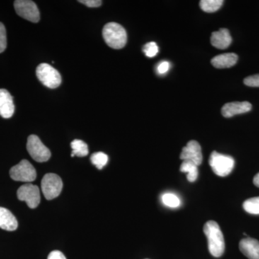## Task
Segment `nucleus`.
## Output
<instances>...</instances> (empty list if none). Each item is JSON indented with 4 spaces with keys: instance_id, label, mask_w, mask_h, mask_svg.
<instances>
[{
    "instance_id": "nucleus-9",
    "label": "nucleus",
    "mask_w": 259,
    "mask_h": 259,
    "mask_svg": "<svg viewBox=\"0 0 259 259\" xmlns=\"http://www.w3.org/2000/svg\"><path fill=\"white\" fill-rule=\"evenodd\" d=\"M19 200L26 202L30 208H36L40 202V190L38 187L32 184H26L18 189Z\"/></svg>"
},
{
    "instance_id": "nucleus-6",
    "label": "nucleus",
    "mask_w": 259,
    "mask_h": 259,
    "mask_svg": "<svg viewBox=\"0 0 259 259\" xmlns=\"http://www.w3.org/2000/svg\"><path fill=\"white\" fill-rule=\"evenodd\" d=\"M27 150L29 154L37 162H46L51 158V153L35 135L29 136L27 142Z\"/></svg>"
},
{
    "instance_id": "nucleus-27",
    "label": "nucleus",
    "mask_w": 259,
    "mask_h": 259,
    "mask_svg": "<svg viewBox=\"0 0 259 259\" xmlns=\"http://www.w3.org/2000/svg\"><path fill=\"white\" fill-rule=\"evenodd\" d=\"M79 2L81 4L89 7V8H98L102 5V3L100 0H81Z\"/></svg>"
},
{
    "instance_id": "nucleus-29",
    "label": "nucleus",
    "mask_w": 259,
    "mask_h": 259,
    "mask_svg": "<svg viewBox=\"0 0 259 259\" xmlns=\"http://www.w3.org/2000/svg\"><path fill=\"white\" fill-rule=\"evenodd\" d=\"M253 184L257 187H259V173L257 174L254 178H253Z\"/></svg>"
},
{
    "instance_id": "nucleus-7",
    "label": "nucleus",
    "mask_w": 259,
    "mask_h": 259,
    "mask_svg": "<svg viewBox=\"0 0 259 259\" xmlns=\"http://www.w3.org/2000/svg\"><path fill=\"white\" fill-rule=\"evenodd\" d=\"M41 189L42 194L48 200L55 199L62 191V180L55 174H47L42 178Z\"/></svg>"
},
{
    "instance_id": "nucleus-8",
    "label": "nucleus",
    "mask_w": 259,
    "mask_h": 259,
    "mask_svg": "<svg viewBox=\"0 0 259 259\" xmlns=\"http://www.w3.org/2000/svg\"><path fill=\"white\" fill-rule=\"evenodd\" d=\"M15 11L19 16L32 23H37L40 20V12L36 4L30 0H17L15 1Z\"/></svg>"
},
{
    "instance_id": "nucleus-23",
    "label": "nucleus",
    "mask_w": 259,
    "mask_h": 259,
    "mask_svg": "<svg viewBox=\"0 0 259 259\" xmlns=\"http://www.w3.org/2000/svg\"><path fill=\"white\" fill-rule=\"evenodd\" d=\"M144 52L146 56L149 58H153L157 55L158 53V47L157 44L155 42H148L144 46Z\"/></svg>"
},
{
    "instance_id": "nucleus-3",
    "label": "nucleus",
    "mask_w": 259,
    "mask_h": 259,
    "mask_svg": "<svg viewBox=\"0 0 259 259\" xmlns=\"http://www.w3.org/2000/svg\"><path fill=\"white\" fill-rule=\"evenodd\" d=\"M209 166L213 172L219 177H226L233 171L235 161L233 157L228 155L221 154L217 151H213L209 156Z\"/></svg>"
},
{
    "instance_id": "nucleus-18",
    "label": "nucleus",
    "mask_w": 259,
    "mask_h": 259,
    "mask_svg": "<svg viewBox=\"0 0 259 259\" xmlns=\"http://www.w3.org/2000/svg\"><path fill=\"white\" fill-rule=\"evenodd\" d=\"M71 147L72 148L71 157L78 156V157H84L89 153L88 146L86 143L81 140H74L71 142Z\"/></svg>"
},
{
    "instance_id": "nucleus-11",
    "label": "nucleus",
    "mask_w": 259,
    "mask_h": 259,
    "mask_svg": "<svg viewBox=\"0 0 259 259\" xmlns=\"http://www.w3.org/2000/svg\"><path fill=\"white\" fill-rule=\"evenodd\" d=\"M252 105L248 102H233L227 103L223 107L222 115L225 117H232L250 111Z\"/></svg>"
},
{
    "instance_id": "nucleus-13",
    "label": "nucleus",
    "mask_w": 259,
    "mask_h": 259,
    "mask_svg": "<svg viewBox=\"0 0 259 259\" xmlns=\"http://www.w3.org/2000/svg\"><path fill=\"white\" fill-rule=\"evenodd\" d=\"M240 250L249 259H259V241L251 238L242 239L239 243Z\"/></svg>"
},
{
    "instance_id": "nucleus-2",
    "label": "nucleus",
    "mask_w": 259,
    "mask_h": 259,
    "mask_svg": "<svg viewBox=\"0 0 259 259\" xmlns=\"http://www.w3.org/2000/svg\"><path fill=\"white\" fill-rule=\"evenodd\" d=\"M102 35L107 46L112 49H122L127 42V32L125 28L118 23L106 24L102 30Z\"/></svg>"
},
{
    "instance_id": "nucleus-20",
    "label": "nucleus",
    "mask_w": 259,
    "mask_h": 259,
    "mask_svg": "<svg viewBox=\"0 0 259 259\" xmlns=\"http://www.w3.org/2000/svg\"><path fill=\"white\" fill-rule=\"evenodd\" d=\"M245 212L252 214H259V197L245 200L243 204Z\"/></svg>"
},
{
    "instance_id": "nucleus-24",
    "label": "nucleus",
    "mask_w": 259,
    "mask_h": 259,
    "mask_svg": "<svg viewBox=\"0 0 259 259\" xmlns=\"http://www.w3.org/2000/svg\"><path fill=\"white\" fill-rule=\"evenodd\" d=\"M7 48L6 29L3 23H0V54L5 51Z\"/></svg>"
},
{
    "instance_id": "nucleus-19",
    "label": "nucleus",
    "mask_w": 259,
    "mask_h": 259,
    "mask_svg": "<svg viewBox=\"0 0 259 259\" xmlns=\"http://www.w3.org/2000/svg\"><path fill=\"white\" fill-rule=\"evenodd\" d=\"M223 3V0H202L199 5L201 9L205 13H212L221 9Z\"/></svg>"
},
{
    "instance_id": "nucleus-1",
    "label": "nucleus",
    "mask_w": 259,
    "mask_h": 259,
    "mask_svg": "<svg viewBox=\"0 0 259 259\" xmlns=\"http://www.w3.org/2000/svg\"><path fill=\"white\" fill-rule=\"evenodd\" d=\"M203 231L208 242V249L211 255L216 258L224 253V237L219 225L215 221H209L204 226Z\"/></svg>"
},
{
    "instance_id": "nucleus-17",
    "label": "nucleus",
    "mask_w": 259,
    "mask_h": 259,
    "mask_svg": "<svg viewBox=\"0 0 259 259\" xmlns=\"http://www.w3.org/2000/svg\"><path fill=\"white\" fill-rule=\"evenodd\" d=\"M180 171L187 173V180L190 182H195L198 177V166L190 161H183L180 166Z\"/></svg>"
},
{
    "instance_id": "nucleus-16",
    "label": "nucleus",
    "mask_w": 259,
    "mask_h": 259,
    "mask_svg": "<svg viewBox=\"0 0 259 259\" xmlns=\"http://www.w3.org/2000/svg\"><path fill=\"white\" fill-rule=\"evenodd\" d=\"M238 56L233 53L221 54L213 58L211 63L217 69H226L234 66L238 61Z\"/></svg>"
},
{
    "instance_id": "nucleus-21",
    "label": "nucleus",
    "mask_w": 259,
    "mask_h": 259,
    "mask_svg": "<svg viewBox=\"0 0 259 259\" xmlns=\"http://www.w3.org/2000/svg\"><path fill=\"white\" fill-rule=\"evenodd\" d=\"M108 160V156L103 152L95 153L91 156L92 163L100 170L106 166Z\"/></svg>"
},
{
    "instance_id": "nucleus-28",
    "label": "nucleus",
    "mask_w": 259,
    "mask_h": 259,
    "mask_svg": "<svg viewBox=\"0 0 259 259\" xmlns=\"http://www.w3.org/2000/svg\"><path fill=\"white\" fill-rule=\"evenodd\" d=\"M48 259H66L64 253L59 250H54L51 251L50 254L48 256Z\"/></svg>"
},
{
    "instance_id": "nucleus-4",
    "label": "nucleus",
    "mask_w": 259,
    "mask_h": 259,
    "mask_svg": "<svg viewBox=\"0 0 259 259\" xmlns=\"http://www.w3.org/2000/svg\"><path fill=\"white\" fill-rule=\"evenodd\" d=\"M37 79L47 88L56 89L60 86L61 76L59 71L48 64H40L37 67Z\"/></svg>"
},
{
    "instance_id": "nucleus-12",
    "label": "nucleus",
    "mask_w": 259,
    "mask_h": 259,
    "mask_svg": "<svg viewBox=\"0 0 259 259\" xmlns=\"http://www.w3.org/2000/svg\"><path fill=\"white\" fill-rule=\"evenodd\" d=\"M15 112L13 97L5 89H0V115L3 118H10Z\"/></svg>"
},
{
    "instance_id": "nucleus-14",
    "label": "nucleus",
    "mask_w": 259,
    "mask_h": 259,
    "mask_svg": "<svg viewBox=\"0 0 259 259\" xmlns=\"http://www.w3.org/2000/svg\"><path fill=\"white\" fill-rule=\"evenodd\" d=\"M231 42L232 37L228 29H220L218 31L213 32L211 35V44L216 49H226Z\"/></svg>"
},
{
    "instance_id": "nucleus-25",
    "label": "nucleus",
    "mask_w": 259,
    "mask_h": 259,
    "mask_svg": "<svg viewBox=\"0 0 259 259\" xmlns=\"http://www.w3.org/2000/svg\"><path fill=\"white\" fill-rule=\"evenodd\" d=\"M245 84L251 88H259V74L248 76L243 81Z\"/></svg>"
},
{
    "instance_id": "nucleus-22",
    "label": "nucleus",
    "mask_w": 259,
    "mask_h": 259,
    "mask_svg": "<svg viewBox=\"0 0 259 259\" xmlns=\"http://www.w3.org/2000/svg\"><path fill=\"white\" fill-rule=\"evenodd\" d=\"M162 202L167 207L171 208H177L180 207L181 204L180 199L176 194L172 193H165L161 197Z\"/></svg>"
},
{
    "instance_id": "nucleus-15",
    "label": "nucleus",
    "mask_w": 259,
    "mask_h": 259,
    "mask_svg": "<svg viewBox=\"0 0 259 259\" xmlns=\"http://www.w3.org/2000/svg\"><path fill=\"white\" fill-rule=\"evenodd\" d=\"M16 218L9 209L0 207V228L8 231H13L18 228Z\"/></svg>"
},
{
    "instance_id": "nucleus-10",
    "label": "nucleus",
    "mask_w": 259,
    "mask_h": 259,
    "mask_svg": "<svg viewBox=\"0 0 259 259\" xmlns=\"http://www.w3.org/2000/svg\"><path fill=\"white\" fill-rule=\"evenodd\" d=\"M180 158L183 161H190L195 163L197 166L202 163V148L196 141H190L187 146L183 148L181 153Z\"/></svg>"
},
{
    "instance_id": "nucleus-5",
    "label": "nucleus",
    "mask_w": 259,
    "mask_h": 259,
    "mask_svg": "<svg viewBox=\"0 0 259 259\" xmlns=\"http://www.w3.org/2000/svg\"><path fill=\"white\" fill-rule=\"evenodd\" d=\"M10 175L13 180L23 182H33L37 177L35 168L28 160H22L18 164L12 167Z\"/></svg>"
},
{
    "instance_id": "nucleus-26",
    "label": "nucleus",
    "mask_w": 259,
    "mask_h": 259,
    "mask_svg": "<svg viewBox=\"0 0 259 259\" xmlns=\"http://www.w3.org/2000/svg\"><path fill=\"white\" fill-rule=\"evenodd\" d=\"M170 68V64L168 61H162V62L159 63L157 66V68H156V71H157L158 74H166V72H168V69Z\"/></svg>"
}]
</instances>
